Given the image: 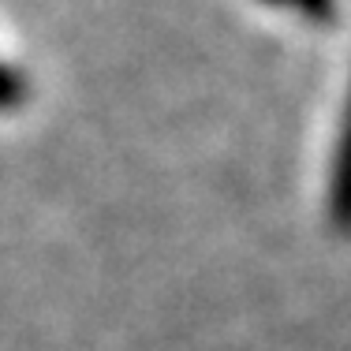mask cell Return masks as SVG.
I'll use <instances>...</instances> for the list:
<instances>
[{
    "label": "cell",
    "instance_id": "1",
    "mask_svg": "<svg viewBox=\"0 0 351 351\" xmlns=\"http://www.w3.org/2000/svg\"><path fill=\"white\" fill-rule=\"evenodd\" d=\"M332 217H337L340 228H351V116H348L344 142H340L337 183H332Z\"/></svg>",
    "mask_w": 351,
    "mask_h": 351
},
{
    "label": "cell",
    "instance_id": "2",
    "mask_svg": "<svg viewBox=\"0 0 351 351\" xmlns=\"http://www.w3.org/2000/svg\"><path fill=\"white\" fill-rule=\"evenodd\" d=\"M12 79H8V75L4 71H0V105H4V101H12Z\"/></svg>",
    "mask_w": 351,
    "mask_h": 351
}]
</instances>
